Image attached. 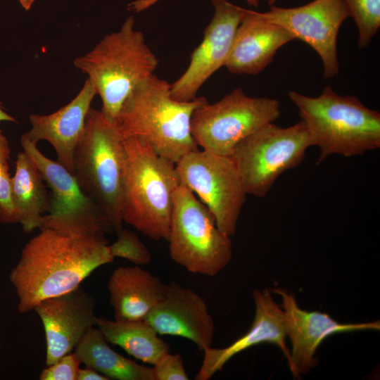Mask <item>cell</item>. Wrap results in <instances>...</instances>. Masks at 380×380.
<instances>
[{
	"mask_svg": "<svg viewBox=\"0 0 380 380\" xmlns=\"http://www.w3.org/2000/svg\"><path fill=\"white\" fill-rule=\"evenodd\" d=\"M125 138L116 122L91 107L73 154V172L82 191L103 211L116 234L122 229Z\"/></svg>",
	"mask_w": 380,
	"mask_h": 380,
	"instance_id": "8992f818",
	"label": "cell"
},
{
	"mask_svg": "<svg viewBox=\"0 0 380 380\" xmlns=\"http://www.w3.org/2000/svg\"><path fill=\"white\" fill-rule=\"evenodd\" d=\"M268 5L272 6L277 0H265Z\"/></svg>",
	"mask_w": 380,
	"mask_h": 380,
	"instance_id": "d6a6232c",
	"label": "cell"
},
{
	"mask_svg": "<svg viewBox=\"0 0 380 380\" xmlns=\"http://www.w3.org/2000/svg\"><path fill=\"white\" fill-rule=\"evenodd\" d=\"M0 122H17L16 119L12 115L7 113L0 102Z\"/></svg>",
	"mask_w": 380,
	"mask_h": 380,
	"instance_id": "4dcf8cb0",
	"label": "cell"
},
{
	"mask_svg": "<svg viewBox=\"0 0 380 380\" xmlns=\"http://www.w3.org/2000/svg\"><path fill=\"white\" fill-rule=\"evenodd\" d=\"M214 15L201 44L191 55L184 73L171 84V95L179 101L193 100L203 84L228 58L244 8L227 0H211Z\"/></svg>",
	"mask_w": 380,
	"mask_h": 380,
	"instance_id": "4fadbf2b",
	"label": "cell"
},
{
	"mask_svg": "<svg viewBox=\"0 0 380 380\" xmlns=\"http://www.w3.org/2000/svg\"><path fill=\"white\" fill-rule=\"evenodd\" d=\"M159 335L186 338L201 351L211 347L215 323L203 298L175 281L144 319Z\"/></svg>",
	"mask_w": 380,
	"mask_h": 380,
	"instance_id": "2e32d148",
	"label": "cell"
},
{
	"mask_svg": "<svg viewBox=\"0 0 380 380\" xmlns=\"http://www.w3.org/2000/svg\"><path fill=\"white\" fill-rule=\"evenodd\" d=\"M171 259L188 272L214 277L232 258L230 236L208 208L184 184L175 191L169 235Z\"/></svg>",
	"mask_w": 380,
	"mask_h": 380,
	"instance_id": "52a82bcc",
	"label": "cell"
},
{
	"mask_svg": "<svg viewBox=\"0 0 380 380\" xmlns=\"http://www.w3.org/2000/svg\"><path fill=\"white\" fill-rule=\"evenodd\" d=\"M95 305L94 298L81 285L35 305L33 310L44 329L46 366L74 350L86 332L96 326Z\"/></svg>",
	"mask_w": 380,
	"mask_h": 380,
	"instance_id": "9a60e30c",
	"label": "cell"
},
{
	"mask_svg": "<svg viewBox=\"0 0 380 380\" xmlns=\"http://www.w3.org/2000/svg\"><path fill=\"white\" fill-rule=\"evenodd\" d=\"M160 0H135L129 3L127 9L134 13L144 11L152 6ZM246 3L251 6L258 7L260 4V0H245Z\"/></svg>",
	"mask_w": 380,
	"mask_h": 380,
	"instance_id": "f1b7e54d",
	"label": "cell"
},
{
	"mask_svg": "<svg viewBox=\"0 0 380 380\" xmlns=\"http://www.w3.org/2000/svg\"><path fill=\"white\" fill-rule=\"evenodd\" d=\"M134 23V16H129L119 30L106 34L92 50L74 61L101 97V113L115 122L127 97L154 74L159 63Z\"/></svg>",
	"mask_w": 380,
	"mask_h": 380,
	"instance_id": "277c9868",
	"label": "cell"
},
{
	"mask_svg": "<svg viewBox=\"0 0 380 380\" xmlns=\"http://www.w3.org/2000/svg\"><path fill=\"white\" fill-rule=\"evenodd\" d=\"M80 364L81 362L76 355L71 352L43 369L39 374V379L76 380Z\"/></svg>",
	"mask_w": 380,
	"mask_h": 380,
	"instance_id": "4316f807",
	"label": "cell"
},
{
	"mask_svg": "<svg viewBox=\"0 0 380 380\" xmlns=\"http://www.w3.org/2000/svg\"><path fill=\"white\" fill-rule=\"evenodd\" d=\"M310 146V134L303 120L287 127L270 122L238 144L230 157L246 194L262 198L282 173L301 163Z\"/></svg>",
	"mask_w": 380,
	"mask_h": 380,
	"instance_id": "ba28073f",
	"label": "cell"
},
{
	"mask_svg": "<svg viewBox=\"0 0 380 380\" xmlns=\"http://www.w3.org/2000/svg\"><path fill=\"white\" fill-rule=\"evenodd\" d=\"M255 312L250 329L229 346L216 348L210 347L203 350L201 367L196 380H208L238 353L262 343L277 346L289 362L290 351L286 345L287 329L284 312L272 298L271 290L253 291Z\"/></svg>",
	"mask_w": 380,
	"mask_h": 380,
	"instance_id": "e0dca14e",
	"label": "cell"
},
{
	"mask_svg": "<svg viewBox=\"0 0 380 380\" xmlns=\"http://www.w3.org/2000/svg\"><path fill=\"white\" fill-rule=\"evenodd\" d=\"M96 326L109 343L152 366L170 352V345L144 319L113 321L97 317Z\"/></svg>",
	"mask_w": 380,
	"mask_h": 380,
	"instance_id": "603a6c76",
	"label": "cell"
},
{
	"mask_svg": "<svg viewBox=\"0 0 380 380\" xmlns=\"http://www.w3.org/2000/svg\"><path fill=\"white\" fill-rule=\"evenodd\" d=\"M125 147L123 222L155 241H167L173 196L181 184L176 165L143 139L125 138Z\"/></svg>",
	"mask_w": 380,
	"mask_h": 380,
	"instance_id": "3957f363",
	"label": "cell"
},
{
	"mask_svg": "<svg viewBox=\"0 0 380 380\" xmlns=\"http://www.w3.org/2000/svg\"><path fill=\"white\" fill-rule=\"evenodd\" d=\"M258 13L310 45L322 59L324 77L338 74L337 37L342 23L349 16L342 0H314L294 8L270 6L268 11Z\"/></svg>",
	"mask_w": 380,
	"mask_h": 380,
	"instance_id": "7c38bea8",
	"label": "cell"
},
{
	"mask_svg": "<svg viewBox=\"0 0 380 380\" xmlns=\"http://www.w3.org/2000/svg\"><path fill=\"white\" fill-rule=\"evenodd\" d=\"M170 89L171 84L153 74L127 97L116 123L124 138L143 139L158 155L176 164L198 150L191 133V118L208 100L179 101L172 96Z\"/></svg>",
	"mask_w": 380,
	"mask_h": 380,
	"instance_id": "7a4b0ae2",
	"label": "cell"
},
{
	"mask_svg": "<svg viewBox=\"0 0 380 380\" xmlns=\"http://www.w3.org/2000/svg\"><path fill=\"white\" fill-rule=\"evenodd\" d=\"M11 149L0 127V224H16L11 201L12 177L9 172Z\"/></svg>",
	"mask_w": 380,
	"mask_h": 380,
	"instance_id": "d4e9b609",
	"label": "cell"
},
{
	"mask_svg": "<svg viewBox=\"0 0 380 380\" xmlns=\"http://www.w3.org/2000/svg\"><path fill=\"white\" fill-rule=\"evenodd\" d=\"M288 96L319 149L317 164L330 155L351 157L380 147V113L357 98L341 96L329 85L317 97L294 91Z\"/></svg>",
	"mask_w": 380,
	"mask_h": 380,
	"instance_id": "5b68a950",
	"label": "cell"
},
{
	"mask_svg": "<svg viewBox=\"0 0 380 380\" xmlns=\"http://www.w3.org/2000/svg\"><path fill=\"white\" fill-rule=\"evenodd\" d=\"M167 286L139 265L116 268L107 284L115 319H144L162 300Z\"/></svg>",
	"mask_w": 380,
	"mask_h": 380,
	"instance_id": "ffe728a7",
	"label": "cell"
},
{
	"mask_svg": "<svg viewBox=\"0 0 380 380\" xmlns=\"http://www.w3.org/2000/svg\"><path fill=\"white\" fill-rule=\"evenodd\" d=\"M270 290L281 298L287 336L292 347L288 364L295 378H299L317 365L316 350L327 336L338 333L380 329L379 321L342 324L327 313L301 309L291 292L281 288Z\"/></svg>",
	"mask_w": 380,
	"mask_h": 380,
	"instance_id": "5bb4252c",
	"label": "cell"
},
{
	"mask_svg": "<svg viewBox=\"0 0 380 380\" xmlns=\"http://www.w3.org/2000/svg\"><path fill=\"white\" fill-rule=\"evenodd\" d=\"M19 3L21 4V6L25 9L29 10L35 0H18Z\"/></svg>",
	"mask_w": 380,
	"mask_h": 380,
	"instance_id": "1f68e13d",
	"label": "cell"
},
{
	"mask_svg": "<svg viewBox=\"0 0 380 380\" xmlns=\"http://www.w3.org/2000/svg\"><path fill=\"white\" fill-rule=\"evenodd\" d=\"M20 144L51 189L47 214L39 229H50L65 236H106L113 232L101 208L80 187L74 175L58 161L46 157L24 137Z\"/></svg>",
	"mask_w": 380,
	"mask_h": 380,
	"instance_id": "30bf717a",
	"label": "cell"
},
{
	"mask_svg": "<svg viewBox=\"0 0 380 380\" xmlns=\"http://www.w3.org/2000/svg\"><path fill=\"white\" fill-rule=\"evenodd\" d=\"M106 236L62 235L40 229L23 247L9 279L25 314L46 298L73 290L98 267L114 258Z\"/></svg>",
	"mask_w": 380,
	"mask_h": 380,
	"instance_id": "6da1fadb",
	"label": "cell"
},
{
	"mask_svg": "<svg viewBox=\"0 0 380 380\" xmlns=\"http://www.w3.org/2000/svg\"><path fill=\"white\" fill-rule=\"evenodd\" d=\"M11 201L15 222L21 224L24 232L41 227L48 210L49 196L41 172L24 151L17 156Z\"/></svg>",
	"mask_w": 380,
	"mask_h": 380,
	"instance_id": "44dd1931",
	"label": "cell"
},
{
	"mask_svg": "<svg viewBox=\"0 0 380 380\" xmlns=\"http://www.w3.org/2000/svg\"><path fill=\"white\" fill-rule=\"evenodd\" d=\"M108 343L101 331L93 327L76 345L73 353L81 363L110 380H154L152 367L140 365L121 355Z\"/></svg>",
	"mask_w": 380,
	"mask_h": 380,
	"instance_id": "7402d4cb",
	"label": "cell"
},
{
	"mask_svg": "<svg viewBox=\"0 0 380 380\" xmlns=\"http://www.w3.org/2000/svg\"><path fill=\"white\" fill-rule=\"evenodd\" d=\"M358 30V46L366 48L380 27V0H342Z\"/></svg>",
	"mask_w": 380,
	"mask_h": 380,
	"instance_id": "cb8c5ba5",
	"label": "cell"
},
{
	"mask_svg": "<svg viewBox=\"0 0 380 380\" xmlns=\"http://www.w3.org/2000/svg\"><path fill=\"white\" fill-rule=\"evenodd\" d=\"M281 114L276 99L251 97L236 88L220 101L196 108L191 118V133L202 150L230 156L244 139Z\"/></svg>",
	"mask_w": 380,
	"mask_h": 380,
	"instance_id": "9c48e42d",
	"label": "cell"
},
{
	"mask_svg": "<svg viewBox=\"0 0 380 380\" xmlns=\"http://www.w3.org/2000/svg\"><path fill=\"white\" fill-rule=\"evenodd\" d=\"M96 95L94 85L87 79L77 95L58 110L48 115L31 114L30 129L22 136L34 144L48 141L56 152L58 162L72 174L74 151Z\"/></svg>",
	"mask_w": 380,
	"mask_h": 380,
	"instance_id": "ac0fdd59",
	"label": "cell"
},
{
	"mask_svg": "<svg viewBox=\"0 0 380 380\" xmlns=\"http://www.w3.org/2000/svg\"><path fill=\"white\" fill-rule=\"evenodd\" d=\"M154 380H189L180 354H164L153 365Z\"/></svg>",
	"mask_w": 380,
	"mask_h": 380,
	"instance_id": "83f0119b",
	"label": "cell"
},
{
	"mask_svg": "<svg viewBox=\"0 0 380 380\" xmlns=\"http://www.w3.org/2000/svg\"><path fill=\"white\" fill-rule=\"evenodd\" d=\"M117 235V239L108 245L110 253L114 258H123L139 266L151 262V252L134 232L122 229Z\"/></svg>",
	"mask_w": 380,
	"mask_h": 380,
	"instance_id": "484cf974",
	"label": "cell"
},
{
	"mask_svg": "<svg viewBox=\"0 0 380 380\" xmlns=\"http://www.w3.org/2000/svg\"><path fill=\"white\" fill-rule=\"evenodd\" d=\"M294 39L290 32L263 19L258 11L244 8L224 66L234 74H258L272 62L279 49Z\"/></svg>",
	"mask_w": 380,
	"mask_h": 380,
	"instance_id": "d6986e66",
	"label": "cell"
},
{
	"mask_svg": "<svg viewBox=\"0 0 380 380\" xmlns=\"http://www.w3.org/2000/svg\"><path fill=\"white\" fill-rule=\"evenodd\" d=\"M175 165L181 183L208 208L219 229L233 236L248 194L232 158L197 150Z\"/></svg>",
	"mask_w": 380,
	"mask_h": 380,
	"instance_id": "8fae6325",
	"label": "cell"
},
{
	"mask_svg": "<svg viewBox=\"0 0 380 380\" xmlns=\"http://www.w3.org/2000/svg\"><path fill=\"white\" fill-rule=\"evenodd\" d=\"M76 380H110L109 378L105 375L99 373L96 370L86 367L85 368H80Z\"/></svg>",
	"mask_w": 380,
	"mask_h": 380,
	"instance_id": "f546056e",
	"label": "cell"
}]
</instances>
